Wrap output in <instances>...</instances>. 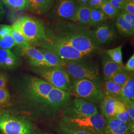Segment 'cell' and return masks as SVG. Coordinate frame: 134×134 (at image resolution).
I'll return each mask as SVG.
<instances>
[{
	"label": "cell",
	"mask_w": 134,
	"mask_h": 134,
	"mask_svg": "<svg viewBox=\"0 0 134 134\" xmlns=\"http://www.w3.org/2000/svg\"><path fill=\"white\" fill-rule=\"evenodd\" d=\"M62 68L73 80H87L102 85L98 67L95 64L87 62L86 59L75 61H64Z\"/></svg>",
	"instance_id": "obj_3"
},
{
	"label": "cell",
	"mask_w": 134,
	"mask_h": 134,
	"mask_svg": "<svg viewBox=\"0 0 134 134\" xmlns=\"http://www.w3.org/2000/svg\"><path fill=\"white\" fill-rule=\"evenodd\" d=\"M98 113L94 104L83 99L76 98L62 110L63 116L71 118H81Z\"/></svg>",
	"instance_id": "obj_10"
},
{
	"label": "cell",
	"mask_w": 134,
	"mask_h": 134,
	"mask_svg": "<svg viewBox=\"0 0 134 134\" xmlns=\"http://www.w3.org/2000/svg\"><path fill=\"white\" fill-rule=\"evenodd\" d=\"M114 117L126 123L129 124H134V123L132 122L131 120L129 115L126 109L124 103L119 99H117L116 101Z\"/></svg>",
	"instance_id": "obj_25"
},
{
	"label": "cell",
	"mask_w": 134,
	"mask_h": 134,
	"mask_svg": "<svg viewBox=\"0 0 134 134\" xmlns=\"http://www.w3.org/2000/svg\"><path fill=\"white\" fill-rule=\"evenodd\" d=\"M116 2H117V3H118L119 4H120V5H123H123L124 4L125 1V0H114Z\"/></svg>",
	"instance_id": "obj_44"
},
{
	"label": "cell",
	"mask_w": 134,
	"mask_h": 134,
	"mask_svg": "<svg viewBox=\"0 0 134 134\" xmlns=\"http://www.w3.org/2000/svg\"><path fill=\"white\" fill-rule=\"evenodd\" d=\"M2 134V133H1V134Z\"/></svg>",
	"instance_id": "obj_47"
},
{
	"label": "cell",
	"mask_w": 134,
	"mask_h": 134,
	"mask_svg": "<svg viewBox=\"0 0 134 134\" xmlns=\"http://www.w3.org/2000/svg\"><path fill=\"white\" fill-rule=\"evenodd\" d=\"M124 69L125 71L134 72V54H133L124 66Z\"/></svg>",
	"instance_id": "obj_38"
},
{
	"label": "cell",
	"mask_w": 134,
	"mask_h": 134,
	"mask_svg": "<svg viewBox=\"0 0 134 134\" xmlns=\"http://www.w3.org/2000/svg\"><path fill=\"white\" fill-rule=\"evenodd\" d=\"M39 50L42 53L48 67L62 68L64 65V61L57 55L45 49L41 48Z\"/></svg>",
	"instance_id": "obj_22"
},
{
	"label": "cell",
	"mask_w": 134,
	"mask_h": 134,
	"mask_svg": "<svg viewBox=\"0 0 134 134\" xmlns=\"http://www.w3.org/2000/svg\"><path fill=\"white\" fill-rule=\"evenodd\" d=\"M102 89L104 96H111L119 99L122 86L111 80H105L102 85Z\"/></svg>",
	"instance_id": "obj_21"
},
{
	"label": "cell",
	"mask_w": 134,
	"mask_h": 134,
	"mask_svg": "<svg viewBox=\"0 0 134 134\" xmlns=\"http://www.w3.org/2000/svg\"><path fill=\"white\" fill-rule=\"evenodd\" d=\"M7 79L4 74L0 73V88H5L7 86Z\"/></svg>",
	"instance_id": "obj_41"
},
{
	"label": "cell",
	"mask_w": 134,
	"mask_h": 134,
	"mask_svg": "<svg viewBox=\"0 0 134 134\" xmlns=\"http://www.w3.org/2000/svg\"><path fill=\"white\" fill-rule=\"evenodd\" d=\"M12 53L10 50L0 49V67H4L7 58Z\"/></svg>",
	"instance_id": "obj_35"
},
{
	"label": "cell",
	"mask_w": 134,
	"mask_h": 134,
	"mask_svg": "<svg viewBox=\"0 0 134 134\" xmlns=\"http://www.w3.org/2000/svg\"><path fill=\"white\" fill-rule=\"evenodd\" d=\"M117 99H118L111 96H104L101 102V114L105 119L114 117Z\"/></svg>",
	"instance_id": "obj_19"
},
{
	"label": "cell",
	"mask_w": 134,
	"mask_h": 134,
	"mask_svg": "<svg viewBox=\"0 0 134 134\" xmlns=\"http://www.w3.org/2000/svg\"><path fill=\"white\" fill-rule=\"evenodd\" d=\"M15 45V43L10 34L0 38V49L10 50Z\"/></svg>",
	"instance_id": "obj_31"
},
{
	"label": "cell",
	"mask_w": 134,
	"mask_h": 134,
	"mask_svg": "<svg viewBox=\"0 0 134 134\" xmlns=\"http://www.w3.org/2000/svg\"><path fill=\"white\" fill-rule=\"evenodd\" d=\"M1 24H0V27H1Z\"/></svg>",
	"instance_id": "obj_46"
},
{
	"label": "cell",
	"mask_w": 134,
	"mask_h": 134,
	"mask_svg": "<svg viewBox=\"0 0 134 134\" xmlns=\"http://www.w3.org/2000/svg\"><path fill=\"white\" fill-rule=\"evenodd\" d=\"M78 5L77 0H58L53 7L52 15L57 20L70 21Z\"/></svg>",
	"instance_id": "obj_12"
},
{
	"label": "cell",
	"mask_w": 134,
	"mask_h": 134,
	"mask_svg": "<svg viewBox=\"0 0 134 134\" xmlns=\"http://www.w3.org/2000/svg\"><path fill=\"white\" fill-rule=\"evenodd\" d=\"M99 9L104 13L107 18L110 19H115L120 12L119 10H117L110 5L107 0L101 5Z\"/></svg>",
	"instance_id": "obj_28"
},
{
	"label": "cell",
	"mask_w": 134,
	"mask_h": 134,
	"mask_svg": "<svg viewBox=\"0 0 134 134\" xmlns=\"http://www.w3.org/2000/svg\"><path fill=\"white\" fill-rule=\"evenodd\" d=\"M92 37L98 45L109 44L117 37V31L115 25L105 23L96 26L92 30Z\"/></svg>",
	"instance_id": "obj_11"
},
{
	"label": "cell",
	"mask_w": 134,
	"mask_h": 134,
	"mask_svg": "<svg viewBox=\"0 0 134 134\" xmlns=\"http://www.w3.org/2000/svg\"><path fill=\"white\" fill-rule=\"evenodd\" d=\"M115 27L117 31L124 37H129L134 35V26L126 21L119 14L115 18Z\"/></svg>",
	"instance_id": "obj_20"
},
{
	"label": "cell",
	"mask_w": 134,
	"mask_h": 134,
	"mask_svg": "<svg viewBox=\"0 0 134 134\" xmlns=\"http://www.w3.org/2000/svg\"><path fill=\"white\" fill-rule=\"evenodd\" d=\"M12 29V27L10 25L1 24L0 27V38L5 36L6 35L10 34Z\"/></svg>",
	"instance_id": "obj_39"
},
{
	"label": "cell",
	"mask_w": 134,
	"mask_h": 134,
	"mask_svg": "<svg viewBox=\"0 0 134 134\" xmlns=\"http://www.w3.org/2000/svg\"><path fill=\"white\" fill-rule=\"evenodd\" d=\"M106 0H88L86 5L91 9H99L101 5Z\"/></svg>",
	"instance_id": "obj_37"
},
{
	"label": "cell",
	"mask_w": 134,
	"mask_h": 134,
	"mask_svg": "<svg viewBox=\"0 0 134 134\" xmlns=\"http://www.w3.org/2000/svg\"><path fill=\"white\" fill-rule=\"evenodd\" d=\"M124 104L131 120L132 122L134 123V107H131L128 103H124Z\"/></svg>",
	"instance_id": "obj_40"
},
{
	"label": "cell",
	"mask_w": 134,
	"mask_h": 134,
	"mask_svg": "<svg viewBox=\"0 0 134 134\" xmlns=\"http://www.w3.org/2000/svg\"><path fill=\"white\" fill-rule=\"evenodd\" d=\"M10 93L5 88H0V105L7 103L10 99Z\"/></svg>",
	"instance_id": "obj_33"
},
{
	"label": "cell",
	"mask_w": 134,
	"mask_h": 134,
	"mask_svg": "<svg viewBox=\"0 0 134 134\" xmlns=\"http://www.w3.org/2000/svg\"><path fill=\"white\" fill-rule=\"evenodd\" d=\"M40 46L41 48L45 49L55 54L63 61L82 60L89 56L79 52L68 44L49 38Z\"/></svg>",
	"instance_id": "obj_9"
},
{
	"label": "cell",
	"mask_w": 134,
	"mask_h": 134,
	"mask_svg": "<svg viewBox=\"0 0 134 134\" xmlns=\"http://www.w3.org/2000/svg\"><path fill=\"white\" fill-rule=\"evenodd\" d=\"M122 47L123 45H121L116 48L107 50L105 52L113 62L121 66H124L122 57Z\"/></svg>",
	"instance_id": "obj_27"
},
{
	"label": "cell",
	"mask_w": 134,
	"mask_h": 134,
	"mask_svg": "<svg viewBox=\"0 0 134 134\" xmlns=\"http://www.w3.org/2000/svg\"><path fill=\"white\" fill-rule=\"evenodd\" d=\"M5 5L14 10H24L26 6V0H1Z\"/></svg>",
	"instance_id": "obj_29"
},
{
	"label": "cell",
	"mask_w": 134,
	"mask_h": 134,
	"mask_svg": "<svg viewBox=\"0 0 134 134\" xmlns=\"http://www.w3.org/2000/svg\"><path fill=\"white\" fill-rule=\"evenodd\" d=\"M0 131L4 134H35L34 124L23 117L8 111L0 112Z\"/></svg>",
	"instance_id": "obj_4"
},
{
	"label": "cell",
	"mask_w": 134,
	"mask_h": 134,
	"mask_svg": "<svg viewBox=\"0 0 134 134\" xmlns=\"http://www.w3.org/2000/svg\"><path fill=\"white\" fill-rule=\"evenodd\" d=\"M23 95L29 104L39 107L48 116L56 114L69 103L72 96L37 77L26 80Z\"/></svg>",
	"instance_id": "obj_1"
},
{
	"label": "cell",
	"mask_w": 134,
	"mask_h": 134,
	"mask_svg": "<svg viewBox=\"0 0 134 134\" xmlns=\"http://www.w3.org/2000/svg\"><path fill=\"white\" fill-rule=\"evenodd\" d=\"M17 62H18L17 58L12 53L7 58L4 68H7L9 69L12 68L16 66Z\"/></svg>",
	"instance_id": "obj_32"
},
{
	"label": "cell",
	"mask_w": 134,
	"mask_h": 134,
	"mask_svg": "<svg viewBox=\"0 0 134 134\" xmlns=\"http://www.w3.org/2000/svg\"><path fill=\"white\" fill-rule=\"evenodd\" d=\"M101 61L105 80L110 79L117 72L124 70V66H121L113 62L106 53L101 55Z\"/></svg>",
	"instance_id": "obj_16"
},
{
	"label": "cell",
	"mask_w": 134,
	"mask_h": 134,
	"mask_svg": "<svg viewBox=\"0 0 134 134\" xmlns=\"http://www.w3.org/2000/svg\"><path fill=\"white\" fill-rule=\"evenodd\" d=\"M12 29L10 34L14 40L15 45L20 48L26 47L29 46V44L19 29L16 22L13 24L12 26Z\"/></svg>",
	"instance_id": "obj_23"
},
{
	"label": "cell",
	"mask_w": 134,
	"mask_h": 134,
	"mask_svg": "<svg viewBox=\"0 0 134 134\" xmlns=\"http://www.w3.org/2000/svg\"><path fill=\"white\" fill-rule=\"evenodd\" d=\"M45 29L48 38L68 44L86 55L96 53L100 47L93 38L92 30L88 26L68 20H57L51 26Z\"/></svg>",
	"instance_id": "obj_2"
},
{
	"label": "cell",
	"mask_w": 134,
	"mask_h": 134,
	"mask_svg": "<svg viewBox=\"0 0 134 134\" xmlns=\"http://www.w3.org/2000/svg\"><path fill=\"white\" fill-rule=\"evenodd\" d=\"M119 14L126 21L134 26V15L127 13L124 10H121Z\"/></svg>",
	"instance_id": "obj_36"
},
{
	"label": "cell",
	"mask_w": 134,
	"mask_h": 134,
	"mask_svg": "<svg viewBox=\"0 0 134 134\" xmlns=\"http://www.w3.org/2000/svg\"><path fill=\"white\" fill-rule=\"evenodd\" d=\"M128 76L129 74L125 70H121L115 73L109 80L122 86L127 81Z\"/></svg>",
	"instance_id": "obj_30"
},
{
	"label": "cell",
	"mask_w": 134,
	"mask_h": 134,
	"mask_svg": "<svg viewBox=\"0 0 134 134\" xmlns=\"http://www.w3.org/2000/svg\"><path fill=\"white\" fill-rule=\"evenodd\" d=\"M108 18L100 9H91L88 26H96L105 23Z\"/></svg>",
	"instance_id": "obj_24"
},
{
	"label": "cell",
	"mask_w": 134,
	"mask_h": 134,
	"mask_svg": "<svg viewBox=\"0 0 134 134\" xmlns=\"http://www.w3.org/2000/svg\"><path fill=\"white\" fill-rule=\"evenodd\" d=\"M37 132L38 134H54L48 132H46V131H38Z\"/></svg>",
	"instance_id": "obj_43"
},
{
	"label": "cell",
	"mask_w": 134,
	"mask_h": 134,
	"mask_svg": "<svg viewBox=\"0 0 134 134\" xmlns=\"http://www.w3.org/2000/svg\"><path fill=\"white\" fill-rule=\"evenodd\" d=\"M36 72L52 86L70 93L71 79L61 67L36 68Z\"/></svg>",
	"instance_id": "obj_8"
},
{
	"label": "cell",
	"mask_w": 134,
	"mask_h": 134,
	"mask_svg": "<svg viewBox=\"0 0 134 134\" xmlns=\"http://www.w3.org/2000/svg\"><path fill=\"white\" fill-rule=\"evenodd\" d=\"M53 0H26V8L37 15L46 14L53 5Z\"/></svg>",
	"instance_id": "obj_15"
},
{
	"label": "cell",
	"mask_w": 134,
	"mask_h": 134,
	"mask_svg": "<svg viewBox=\"0 0 134 134\" xmlns=\"http://www.w3.org/2000/svg\"><path fill=\"white\" fill-rule=\"evenodd\" d=\"M20 49L22 54L29 59V63L32 66L36 68L49 67L39 49L32 45Z\"/></svg>",
	"instance_id": "obj_14"
},
{
	"label": "cell",
	"mask_w": 134,
	"mask_h": 134,
	"mask_svg": "<svg viewBox=\"0 0 134 134\" xmlns=\"http://www.w3.org/2000/svg\"><path fill=\"white\" fill-rule=\"evenodd\" d=\"M55 130L58 134H92L80 130L68 127L60 121L55 126Z\"/></svg>",
	"instance_id": "obj_26"
},
{
	"label": "cell",
	"mask_w": 134,
	"mask_h": 134,
	"mask_svg": "<svg viewBox=\"0 0 134 134\" xmlns=\"http://www.w3.org/2000/svg\"><path fill=\"white\" fill-rule=\"evenodd\" d=\"M134 124H129L115 118L106 119L102 134H133Z\"/></svg>",
	"instance_id": "obj_13"
},
{
	"label": "cell",
	"mask_w": 134,
	"mask_h": 134,
	"mask_svg": "<svg viewBox=\"0 0 134 134\" xmlns=\"http://www.w3.org/2000/svg\"><path fill=\"white\" fill-rule=\"evenodd\" d=\"M60 121L68 127L92 134H102L105 124V119L99 113L81 118L63 116Z\"/></svg>",
	"instance_id": "obj_7"
},
{
	"label": "cell",
	"mask_w": 134,
	"mask_h": 134,
	"mask_svg": "<svg viewBox=\"0 0 134 134\" xmlns=\"http://www.w3.org/2000/svg\"><path fill=\"white\" fill-rule=\"evenodd\" d=\"M123 10L134 15V0H125Z\"/></svg>",
	"instance_id": "obj_34"
},
{
	"label": "cell",
	"mask_w": 134,
	"mask_h": 134,
	"mask_svg": "<svg viewBox=\"0 0 134 134\" xmlns=\"http://www.w3.org/2000/svg\"><path fill=\"white\" fill-rule=\"evenodd\" d=\"M91 9L86 4L79 3L77 10L70 21L81 26H88Z\"/></svg>",
	"instance_id": "obj_17"
},
{
	"label": "cell",
	"mask_w": 134,
	"mask_h": 134,
	"mask_svg": "<svg viewBox=\"0 0 134 134\" xmlns=\"http://www.w3.org/2000/svg\"><path fill=\"white\" fill-rule=\"evenodd\" d=\"M134 72H131L124 84L122 86L119 100L124 103L134 101Z\"/></svg>",
	"instance_id": "obj_18"
},
{
	"label": "cell",
	"mask_w": 134,
	"mask_h": 134,
	"mask_svg": "<svg viewBox=\"0 0 134 134\" xmlns=\"http://www.w3.org/2000/svg\"><path fill=\"white\" fill-rule=\"evenodd\" d=\"M4 15V10L3 9L2 4L0 3V21L3 19Z\"/></svg>",
	"instance_id": "obj_42"
},
{
	"label": "cell",
	"mask_w": 134,
	"mask_h": 134,
	"mask_svg": "<svg viewBox=\"0 0 134 134\" xmlns=\"http://www.w3.org/2000/svg\"><path fill=\"white\" fill-rule=\"evenodd\" d=\"M70 94L95 105L100 104L104 97L102 85L87 80H71Z\"/></svg>",
	"instance_id": "obj_5"
},
{
	"label": "cell",
	"mask_w": 134,
	"mask_h": 134,
	"mask_svg": "<svg viewBox=\"0 0 134 134\" xmlns=\"http://www.w3.org/2000/svg\"></svg>",
	"instance_id": "obj_48"
},
{
	"label": "cell",
	"mask_w": 134,
	"mask_h": 134,
	"mask_svg": "<svg viewBox=\"0 0 134 134\" xmlns=\"http://www.w3.org/2000/svg\"><path fill=\"white\" fill-rule=\"evenodd\" d=\"M16 22L30 45L40 46L48 40L45 27L41 20L24 16Z\"/></svg>",
	"instance_id": "obj_6"
},
{
	"label": "cell",
	"mask_w": 134,
	"mask_h": 134,
	"mask_svg": "<svg viewBox=\"0 0 134 134\" xmlns=\"http://www.w3.org/2000/svg\"><path fill=\"white\" fill-rule=\"evenodd\" d=\"M88 0H77V2L81 4H86Z\"/></svg>",
	"instance_id": "obj_45"
}]
</instances>
